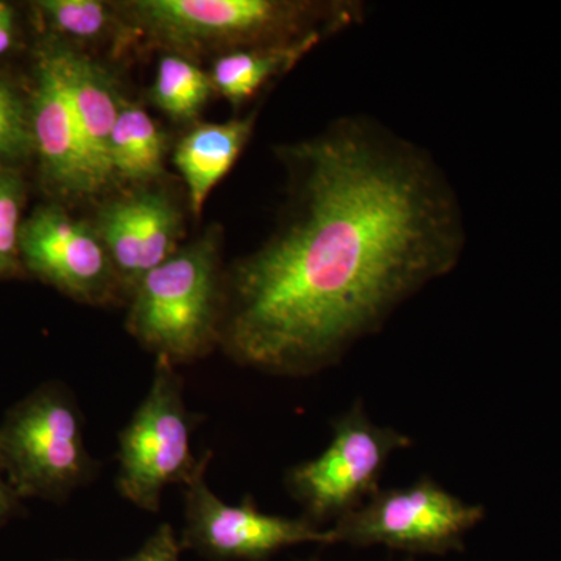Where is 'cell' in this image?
<instances>
[{
  "instance_id": "cell-1",
  "label": "cell",
  "mask_w": 561,
  "mask_h": 561,
  "mask_svg": "<svg viewBox=\"0 0 561 561\" xmlns=\"http://www.w3.org/2000/svg\"><path fill=\"white\" fill-rule=\"evenodd\" d=\"M276 154L286 203L271 238L225 273L219 348L242 367L305 378L449 275L467 227L437 160L373 117H341Z\"/></svg>"
},
{
  "instance_id": "cell-2",
  "label": "cell",
  "mask_w": 561,
  "mask_h": 561,
  "mask_svg": "<svg viewBox=\"0 0 561 561\" xmlns=\"http://www.w3.org/2000/svg\"><path fill=\"white\" fill-rule=\"evenodd\" d=\"M128 31L173 55L272 49L328 39L365 20L360 0H136Z\"/></svg>"
},
{
  "instance_id": "cell-3",
  "label": "cell",
  "mask_w": 561,
  "mask_h": 561,
  "mask_svg": "<svg viewBox=\"0 0 561 561\" xmlns=\"http://www.w3.org/2000/svg\"><path fill=\"white\" fill-rule=\"evenodd\" d=\"M224 279L214 234L176 250L133 290L127 330L175 367L203 359L219 346Z\"/></svg>"
},
{
  "instance_id": "cell-4",
  "label": "cell",
  "mask_w": 561,
  "mask_h": 561,
  "mask_svg": "<svg viewBox=\"0 0 561 561\" xmlns=\"http://www.w3.org/2000/svg\"><path fill=\"white\" fill-rule=\"evenodd\" d=\"M197 416L187 411L184 382L175 365L157 357L146 398L119 434L116 486L124 500L150 513L160 512L171 485H187L213 453L197 457L191 437Z\"/></svg>"
},
{
  "instance_id": "cell-5",
  "label": "cell",
  "mask_w": 561,
  "mask_h": 561,
  "mask_svg": "<svg viewBox=\"0 0 561 561\" xmlns=\"http://www.w3.org/2000/svg\"><path fill=\"white\" fill-rule=\"evenodd\" d=\"M0 465L21 496L62 500L90 482L98 465L73 398L46 387L21 402L0 430Z\"/></svg>"
},
{
  "instance_id": "cell-6",
  "label": "cell",
  "mask_w": 561,
  "mask_h": 561,
  "mask_svg": "<svg viewBox=\"0 0 561 561\" xmlns=\"http://www.w3.org/2000/svg\"><path fill=\"white\" fill-rule=\"evenodd\" d=\"M412 443L402 432L373 423L357 401L332 423L328 448L316 459L289 468L284 483L305 518L320 527L335 524L381 490L390 457Z\"/></svg>"
},
{
  "instance_id": "cell-7",
  "label": "cell",
  "mask_w": 561,
  "mask_h": 561,
  "mask_svg": "<svg viewBox=\"0 0 561 561\" xmlns=\"http://www.w3.org/2000/svg\"><path fill=\"white\" fill-rule=\"evenodd\" d=\"M485 518V508L468 504L423 476L402 489L379 490L334 526L337 542L386 546L409 553L445 556L463 549L465 537Z\"/></svg>"
},
{
  "instance_id": "cell-8",
  "label": "cell",
  "mask_w": 561,
  "mask_h": 561,
  "mask_svg": "<svg viewBox=\"0 0 561 561\" xmlns=\"http://www.w3.org/2000/svg\"><path fill=\"white\" fill-rule=\"evenodd\" d=\"M202 468L184 491L183 549H194L216 561H267L294 546L337 545L334 530L323 529L308 518H287L261 512L253 497L241 504L221 501L206 482Z\"/></svg>"
},
{
  "instance_id": "cell-9",
  "label": "cell",
  "mask_w": 561,
  "mask_h": 561,
  "mask_svg": "<svg viewBox=\"0 0 561 561\" xmlns=\"http://www.w3.org/2000/svg\"><path fill=\"white\" fill-rule=\"evenodd\" d=\"M20 253L41 279L73 300L102 306L122 297L119 279L98 232L57 206H44L21 227Z\"/></svg>"
},
{
  "instance_id": "cell-10",
  "label": "cell",
  "mask_w": 561,
  "mask_h": 561,
  "mask_svg": "<svg viewBox=\"0 0 561 561\" xmlns=\"http://www.w3.org/2000/svg\"><path fill=\"white\" fill-rule=\"evenodd\" d=\"M98 236L108 251L122 295L175 253L181 214L162 192H136L108 203L98 216Z\"/></svg>"
},
{
  "instance_id": "cell-11",
  "label": "cell",
  "mask_w": 561,
  "mask_h": 561,
  "mask_svg": "<svg viewBox=\"0 0 561 561\" xmlns=\"http://www.w3.org/2000/svg\"><path fill=\"white\" fill-rule=\"evenodd\" d=\"M32 131L43 171L51 184L72 195L94 194L105 186L80 130L57 68L41 55L32 103Z\"/></svg>"
},
{
  "instance_id": "cell-12",
  "label": "cell",
  "mask_w": 561,
  "mask_h": 561,
  "mask_svg": "<svg viewBox=\"0 0 561 561\" xmlns=\"http://www.w3.org/2000/svg\"><path fill=\"white\" fill-rule=\"evenodd\" d=\"M46 54L60 73L92 161L102 179L108 183L113 176L110 164L111 133L122 105L113 80L98 62L68 47H51Z\"/></svg>"
},
{
  "instance_id": "cell-13",
  "label": "cell",
  "mask_w": 561,
  "mask_h": 561,
  "mask_svg": "<svg viewBox=\"0 0 561 561\" xmlns=\"http://www.w3.org/2000/svg\"><path fill=\"white\" fill-rule=\"evenodd\" d=\"M254 124L256 113H251L243 119L225 124L198 125L180 140L173 162L186 181L191 206L197 216L210 191L241 157L243 147L253 135Z\"/></svg>"
},
{
  "instance_id": "cell-14",
  "label": "cell",
  "mask_w": 561,
  "mask_h": 561,
  "mask_svg": "<svg viewBox=\"0 0 561 561\" xmlns=\"http://www.w3.org/2000/svg\"><path fill=\"white\" fill-rule=\"evenodd\" d=\"M321 43L323 39L311 38L291 46L220 55L214 62L210 76L214 90L220 92L231 105L241 106L268 81L289 72L305 55Z\"/></svg>"
},
{
  "instance_id": "cell-15",
  "label": "cell",
  "mask_w": 561,
  "mask_h": 561,
  "mask_svg": "<svg viewBox=\"0 0 561 561\" xmlns=\"http://www.w3.org/2000/svg\"><path fill=\"white\" fill-rule=\"evenodd\" d=\"M165 136L149 114L122 101L111 133V173L119 179L149 181L164 171Z\"/></svg>"
},
{
  "instance_id": "cell-16",
  "label": "cell",
  "mask_w": 561,
  "mask_h": 561,
  "mask_svg": "<svg viewBox=\"0 0 561 561\" xmlns=\"http://www.w3.org/2000/svg\"><path fill=\"white\" fill-rule=\"evenodd\" d=\"M213 80L190 58L168 55L158 65L151 98L175 121H191L205 108Z\"/></svg>"
},
{
  "instance_id": "cell-17",
  "label": "cell",
  "mask_w": 561,
  "mask_h": 561,
  "mask_svg": "<svg viewBox=\"0 0 561 561\" xmlns=\"http://www.w3.org/2000/svg\"><path fill=\"white\" fill-rule=\"evenodd\" d=\"M21 205L20 176L0 168V278L20 268Z\"/></svg>"
},
{
  "instance_id": "cell-18",
  "label": "cell",
  "mask_w": 561,
  "mask_h": 561,
  "mask_svg": "<svg viewBox=\"0 0 561 561\" xmlns=\"http://www.w3.org/2000/svg\"><path fill=\"white\" fill-rule=\"evenodd\" d=\"M32 121L24 102L5 81H0V160H20L31 153Z\"/></svg>"
},
{
  "instance_id": "cell-19",
  "label": "cell",
  "mask_w": 561,
  "mask_h": 561,
  "mask_svg": "<svg viewBox=\"0 0 561 561\" xmlns=\"http://www.w3.org/2000/svg\"><path fill=\"white\" fill-rule=\"evenodd\" d=\"M39 7L58 31L77 38H95L110 22L106 7L95 0H46Z\"/></svg>"
},
{
  "instance_id": "cell-20",
  "label": "cell",
  "mask_w": 561,
  "mask_h": 561,
  "mask_svg": "<svg viewBox=\"0 0 561 561\" xmlns=\"http://www.w3.org/2000/svg\"><path fill=\"white\" fill-rule=\"evenodd\" d=\"M181 552H183V546H181L180 535H176L171 524H161V526L150 535L149 540L140 546L138 552L119 561H181Z\"/></svg>"
},
{
  "instance_id": "cell-21",
  "label": "cell",
  "mask_w": 561,
  "mask_h": 561,
  "mask_svg": "<svg viewBox=\"0 0 561 561\" xmlns=\"http://www.w3.org/2000/svg\"><path fill=\"white\" fill-rule=\"evenodd\" d=\"M2 472L3 468L0 465V519L5 518L13 511L14 497H16V491L3 479Z\"/></svg>"
},
{
  "instance_id": "cell-22",
  "label": "cell",
  "mask_w": 561,
  "mask_h": 561,
  "mask_svg": "<svg viewBox=\"0 0 561 561\" xmlns=\"http://www.w3.org/2000/svg\"><path fill=\"white\" fill-rule=\"evenodd\" d=\"M13 41V11L10 7L0 16V54L10 49Z\"/></svg>"
},
{
  "instance_id": "cell-23",
  "label": "cell",
  "mask_w": 561,
  "mask_h": 561,
  "mask_svg": "<svg viewBox=\"0 0 561 561\" xmlns=\"http://www.w3.org/2000/svg\"><path fill=\"white\" fill-rule=\"evenodd\" d=\"M7 9H9V5H7V3L0 2V16L5 13Z\"/></svg>"
},
{
  "instance_id": "cell-24",
  "label": "cell",
  "mask_w": 561,
  "mask_h": 561,
  "mask_svg": "<svg viewBox=\"0 0 561 561\" xmlns=\"http://www.w3.org/2000/svg\"><path fill=\"white\" fill-rule=\"evenodd\" d=\"M302 561H321L319 559H309V560H302Z\"/></svg>"
}]
</instances>
